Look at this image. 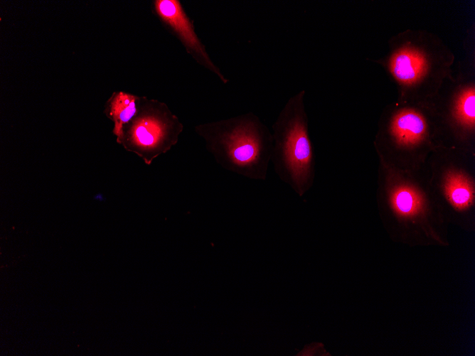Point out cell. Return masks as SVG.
Segmentation results:
<instances>
[{
  "label": "cell",
  "mask_w": 475,
  "mask_h": 356,
  "mask_svg": "<svg viewBox=\"0 0 475 356\" xmlns=\"http://www.w3.org/2000/svg\"><path fill=\"white\" fill-rule=\"evenodd\" d=\"M388 45L385 55L371 60L395 82L398 102H426L453 73L454 53L431 31L408 28L390 37Z\"/></svg>",
  "instance_id": "1"
},
{
  "label": "cell",
  "mask_w": 475,
  "mask_h": 356,
  "mask_svg": "<svg viewBox=\"0 0 475 356\" xmlns=\"http://www.w3.org/2000/svg\"><path fill=\"white\" fill-rule=\"evenodd\" d=\"M206 149L223 168L264 180L271 161L272 134L252 112L195 126Z\"/></svg>",
  "instance_id": "2"
},
{
  "label": "cell",
  "mask_w": 475,
  "mask_h": 356,
  "mask_svg": "<svg viewBox=\"0 0 475 356\" xmlns=\"http://www.w3.org/2000/svg\"><path fill=\"white\" fill-rule=\"evenodd\" d=\"M373 146L380 163L408 173L421 171L438 147L425 106L397 100L387 104L380 115Z\"/></svg>",
  "instance_id": "3"
},
{
  "label": "cell",
  "mask_w": 475,
  "mask_h": 356,
  "mask_svg": "<svg viewBox=\"0 0 475 356\" xmlns=\"http://www.w3.org/2000/svg\"><path fill=\"white\" fill-rule=\"evenodd\" d=\"M377 184L378 200L403 237L443 242L434 227L441 222L440 211L429 190L424 168L408 173L379 163Z\"/></svg>",
  "instance_id": "4"
},
{
  "label": "cell",
  "mask_w": 475,
  "mask_h": 356,
  "mask_svg": "<svg viewBox=\"0 0 475 356\" xmlns=\"http://www.w3.org/2000/svg\"><path fill=\"white\" fill-rule=\"evenodd\" d=\"M305 91L291 97L272 125L271 156L279 178L299 195L314 184L315 159L304 104Z\"/></svg>",
  "instance_id": "5"
},
{
  "label": "cell",
  "mask_w": 475,
  "mask_h": 356,
  "mask_svg": "<svg viewBox=\"0 0 475 356\" xmlns=\"http://www.w3.org/2000/svg\"><path fill=\"white\" fill-rule=\"evenodd\" d=\"M422 104L431 119L437 146L475 152V80L460 72L447 77Z\"/></svg>",
  "instance_id": "6"
},
{
  "label": "cell",
  "mask_w": 475,
  "mask_h": 356,
  "mask_svg": "<svg viewBox=\"0 0 475 356\" xmlns=\"http://www.w3.org/2000/svg\"><path fill=\"white\" fill-rule=\"evenodd\" d=\"M424 169L439 210L444 205L459 217L471 212L475 203V152L439 146L428 156Z\"/></svg>",
  "instance_id": "7"
},
{
  "label": "cell",
  "mask_w": 475,
  "mask_h": 356,
  "mask_svg": "<svg viewBox=\"0 0 475 356\" xmlns=\"http://www.w3.org/2000/svg\"><path fill=\"white\" fill-rule=\"evenodd\" d=\"M183 129V124L165 103L140 97L137 113L116 140L149 165L177 144Z\"/></svg>",
  "instance_id": "8"
},
{
  "label": "cell",
  "mask_w": 475,
  "mask_h": 356,
  "mask_svg": "<svg viewBox=\"0 0 475 356\" xmlns=\"http://www.w3.org/2000/svg\"><path fill=\"white\" fill-rule=\"evenodd\" d=\"M153 4L159 20L179 40L186 52L196 63L215 74L223 84H227L228 79L212 61L180 1L155 0Z\"/></svg>",
  "instance_id": "9"
},
{
  "label": "cell",
  "mask_w": 475,
  "mask_h": 356,
  "mask_svg": "<svg viewBox=\"0 0 475 356\" xmlns=\"http://www.w3.org/2000/svg\"><path fill=\"white\" fill-rule=\"evenodd\" d=\"M140 97L123 92H114L105 105L104 113L114 123L113 134L118 137L122 127L135 115Z\"/></svg>",
  "instance_id": "10"
}]
</instances>
